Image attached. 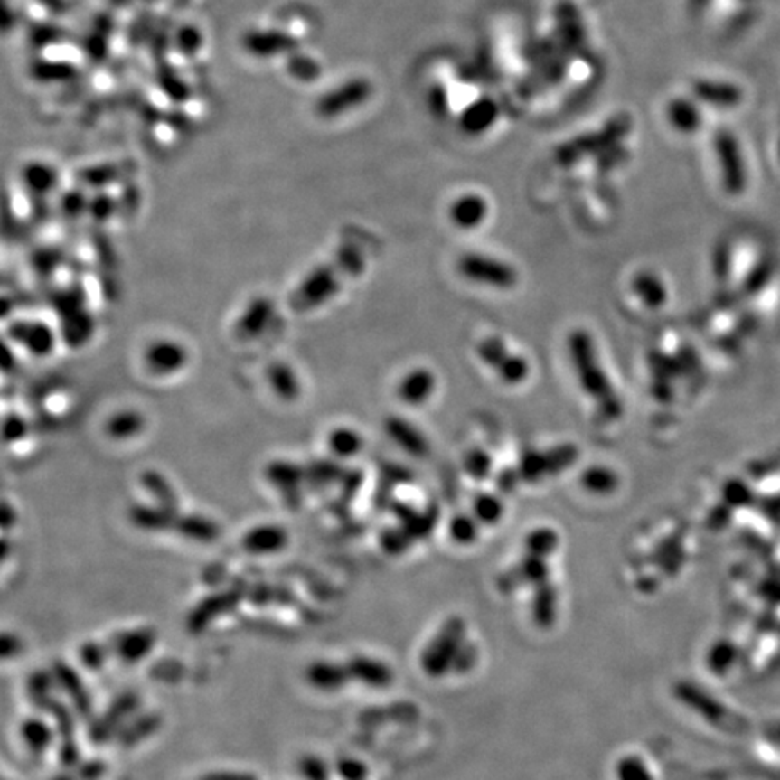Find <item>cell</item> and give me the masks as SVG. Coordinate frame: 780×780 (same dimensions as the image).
<instances>
[{"mask_svg": "<svg viewBox=\"0 0 780 780\" xmlns=\"http://www.w3.org/2000/svg\"><path fill=\"white\" fill-rule=\"evenodd\" d=\"M568 347L573 371L584 394L591 401H595L597 409L604 416L615 418L620 410L618 398L609 376L602 367V360L598 356L593 336L584 329H577L569 336Z\"/></svg>", "mask_w": 780, "mask_h": 780, "instance_id": "6da1fadb", "label": "cell"}, {"mask_svg": "<svg viewBox=\"0 0 780 780\" xmlns=\"http://www.w3.org/2000/svg\"><path fill=\"white\" fill-rule=\"evenodd\" d=\"M477 354L506 385H522L531 372L528 360L513 352L499 336H488L477 345Z\"/></svg>", "mask_w": 780, "mask_h": 780, "instance_id": "7a4b0ae2", "label": "cell"}, {"mask_svg": "<svg viewBox=\"0 0 780 780\" xmlns=\"http://www.w3.org/2000/svg\"><path fill=\"white\" fill-rule=\"evenodd\" d=\"M459 273L463 278L495 289H510L517 286L519 275L517 271L499 258L484 257V255H466L459 260Z\"/></svg>", "mask_w": 780, "mask_h": 780, "instance_id": "3957f363", "label": "cell"}, {"mask_svg": "<svg viewBox=\"0 0 780 780\" xmlns=\"http://www.w3.org/2000/svg\"><path fill=\"white\" fill-rule=\"evenodd\" d=\"M436 374L428 369L418 367L409 371L398 383V396L403 403L410 407H419L427 403L436 392Z\"/></svg>", "mask_w": 780, "mask_h": 780, "instance_id": "277c9868", "label": "cell"}, {"mask_svg": "<svg viewBox=\"0 0 780 780\" xmlns=\"http://www.w3.org/2000/svg\"><path fill=\"white\" fill-rule=\"evenodd\" d=\"M459 633L450 625H446L436 640H432V644L428 645L425 656H423V667L430 672V674H441L448 665V662L457 654V642H459Z\"/></svg>", "mask_w": 780, "mask_h": 780, "instance_id": "5b68a950", "label": "cell"}, {"mask_svg": "<svg viewBox=\"0 0 780 780\" xmlns=\"http://www.w3.org/2000/svg\"><path fill=\"white\" fill-rule=\"evenodd\" d=\"M703 92L707 94L709 103L718 105V107L738 105L739 99H741V90L736 85H730V83H725V81L709 80V81H705Z\"/></svg>", "mask_w": 780, "mask_h": 780, "instance_id": "8992f818", "label": "cell"}, {"mask_svg": "<svg viewBox=\"0 0 780 780\" xmlns=\"http://www.w3.org/2000/svg\"><path fill=\"white\" fill-rule=\"evenodd\" d=\"M582 484L589 493H609L616 484V477L607 468H589L582 477Z\"/></svg>", "mask_w": 780, "mask_h": 780, "instance_id": "52a82bcc", "label": "cell"}, {"mask_svg": "<svg viewBox=\"0 0 780 780\" xmlns=\"http://www.w3.org/2000/svg\"><path fill=\"white\" fill-rule=\"evenodd\" d=\"M616 779L618 780H653V775L647 768V765L640 757H624L620 759L616 766Z\"/></svg>", "mask_w": 780, "mask_h": 780, "instance_id": "ba28073f", "label": "cell"}, {"mask_svg": "<svg viewBox=\"0 0 780 780\" xmlns=\"http://www.w3.org/2000/svg\"><path fill=\"white\" fill-rule=\"evenodd\" d=\"M352 667H360L363 671H369V676L365 678V683L371 687H385L390 681V671L385 663L374 662L369 658H358Z\"/></svg>", "mask_w": 780, "mask_h": 780, "instance_id": "9c48e42d", "label": "cell"}, {"mask_svg": "<svg viewBox=\"0 0 780 780\" xmlns=\"http://www.w3.org/2000/svg\"><path fill=\"white\" fill-rule=\"evenodd\" d=\"M479 533V521L463 517V519H456L452 524V537L459 542V544H470L477 539Z\"/></svg>", "mask_w": 780, "mask_h": 780, "instance_id": "30bf717a", "label": "cell"}, {"mask_svg": "<svg viewBox=\"0 0 780 780\" xmlns=\"http://www.w3.org/2000/svg\"><path fill=\"white\" fill-rule=\"evenodd\" d=\"M333 445H334V450H338L340 454L352 456L363 446V439L352 430H342L334 434Z\"/></svg>", "mask_w": 780, "mask_h": 780, "instance_id": "8fae6325", "label": "cell"}, {"mask_svg": "<svg viewBox=\"0 0 780 780\" xmlns=\"http://www.w3.org/2000/svg\"><path fill=\"white\" fill-rule=\"evenodd\" d=\"M475 515L479 522H497L503 515V504L495 497H483L475 506Z\"/></svg>", "mask_w": 780, "mask_h": 780, "instance_id": "7c38bea8", "label": "cell"}]
</instances>
